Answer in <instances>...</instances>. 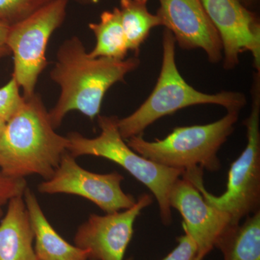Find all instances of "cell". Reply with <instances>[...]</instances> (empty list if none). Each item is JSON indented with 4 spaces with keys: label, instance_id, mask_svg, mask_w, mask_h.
<instances>
[{
    "label": "cell",
    "instance_id": "cell-1",
    "mask_svg": "<svg viewBox=\"0 0 260 260\" xmlns=\"http://www.w3.org/2000/svg\"><path fill=\"white\" fill-rule=\"evenodd\" d=\"M138 56L124 60L89 56L79 38L67 39L58 49L51 80L60 87L56 105L49 112L54 129L68 112L78 111L93 120L99 115L104 98L114 84L140 66Z\"/></svg>",
    "mask_w": 260,
    "mask_h": 260
},
{
    "label": "cell",
    "instance_id": "cell-2",
    "mask_svg": "<svg viewBox=\"0 0 260 260\" xmlns=\"http://www.w3.org/2000/svg\"><path fill=\"white\" fill-rule=\"evenodd\" d=\"M68 145V138L56 133L42 98L35 93L25 98L0 136V172L14 178L37 174L49 180Z\"/></svg>",
    "mask_w": 260,
    "mask_h": 260
},
{
    "label": "cell",
    "instance_id": "cell-3",
    "mask_svg": "<svg viewBox=\"0 0 260 260\" xmlns=\"http://www.w3.org/2000/svg\"><path fill=\"white\" fill-rule=\"evenodd\" d=\"M176 44L172 32L165 28L162 34L161 69L155 88L135 112L118 119V129L124 140L143 135L144 130L158 119L184 108L214 104L223 107L227 111H241L247 103L245 95L240 92L205 93L186 83L176 63Z\"/></svg>",
    "mask_w": 260,
    "mask_h": 260
},
{
    "label": "cell",
    "instance_id": "cell-4",
    "mask_svg": "<svg viewBox=\"0 0 260 260\" xmlns=\"http://www.w3.org/2000/svg\"><path fill=\"white\" fill-rule=\"evenodd\" d=\"M251 89V110L244 121L247 144L239 158L233 162L229 172L226 190L215 196L204 186L203 169L191 168L181 177L191 181L205 201L227 213L232 225L259 211L260 205V75L254 73Z\"/></svg>",
    "mask_w": 260,
    "mask_h": 260
},
{
    "label": "cell",
    "instance_id": "cell-5",
    "mask_svg": "<svg viewBox=\"0 0 260 260\" xmlns=\"http://www.w3.org/2000/svg\"><path fill=\"white\" fill-rule=\"evenodd\" d=\"M238 110L227 111L221 119L204 125L179 126L162 140L148 141L143 135L125 140L141 156L172 169L200 167L217 172L221 167L218 153L235 129Z\"/></svg>",
    "mask_w": 260,
    "mask_h": 260
},
{
    "label": "cell",
    "instance_id": "cell-6",
    "mask_svg": "<svg viewBox=\"0 0 260 260\" xmlns=\"http://www.w3.org/2000/svg\"><path fill=\"white\" fill-rule=\"evenodd\" d=\"M97 117L101 134L96 138H88L78 133H70L67 137L69 140L68 151L75 158L93 155L119 164L153 193L158 202L162 223L170 225L173 218L169 194L184 171L151 161L130 148L118 129L117 116L99 115Z\"/></svg>",
    "mask_w": 260,
    "mask_h": 260
},
{
    "label": "cell",
    "instance_id": "cell-7",
    "mask_svg": "<svg viewBox=\"0 0 260 260\" xmlns=\"http://www.w3.org/2000/svg\"><path fill=\"white\" fill-rule=\"evenodd\" d=\"M69 0H52L22 21L9 27L7 44L13 55V73L23 97L35 93L39 75L48 64L46 51L53 32L66 17Z\"/></svg>",
    "mask_w": 260,
    "mask_h": 260
},
{
    "label": "cell",
    "instance_id": "cell-8",
    "mask_svg": "<svg viewBox=\"0 0 260 260\" xmlns=\"http://www.w3.org/2000/svg\"><path fill=\"white\" fill-rule=\"evenodd\" d=\"M123 180L124 177L118 172L100 174L85 170L66 152L53 177L41 183L39 191L78 195L90 200L107 214L113 213L129 209L136 203L133 195L121 189Z\"/></svg>",
    "mask_w": 260,
    "mask_h": 260
},
{
    "label": "cell",
    "instance_id": "cell-9",
    "mask_svg": "<svg viewBox=\"0 0 260 260\" xmlns=\"http://www.w3.org/2000/svg\"><path fill=\"white\" fill-rule=\"evenodd\" d=\"M201 1L221 39L224 69L235 68L241 54L249 51L259 72L260 23L255 13L248 9L242 0Z\"/></svg>",
    "mask_w": 260,
    "mask_h": 260
},
{
    "label": "cell",
    "instance_id": "cell-10",
    "mask_svg": "<svg viewBox=\"0 0 260 260\" xmlns=\"http://www.w3.org/2000/svg\"><path fill=\"white\" fill-rule=\"evenodd\" d=\"M152 203L151 195L143 194L132 208L124 211L105 215L92 214L78 228L75 246L88 251V260H124L135 220Z\"/></svg>",
    "mask_w": 260,
    "mask_h": 260
},
{
    "label": "cell",
    "instance_id": "cell-11",
    "mask_svg": "<svg viewBox=\"0 0 260 260\" xmlns=\"http://www.w3.org/2000/svg\"><path fill=\"white\" fill-rule=\"evenodd\" d=\"M158 1L160 8L156 15L179 47L186 50L203 49L213 64L223 59L221 39L201 0Z\"/></svg>",
    "mask_w": 260,
    "mask_h": 260
},
{
    "label": "cell",
    "instance_id": "cell-12",
    "mask_svg": "<svg viewBox=\"0 0 260 260\" xmlns=\"http://www.w3.org/2000/svg\"><path fill=\"white\" fill-rule=\"evenodd\" d=\"M169 205L180 213L182 227L198 249L200 260L215 247L217 242L232 225L227 213L208 204L194 184L186 178L178 179L169 197Z\"/></svg>",
    "mask_w": 260,
    "mask_h": 260
},
{
    "label": "cell",
    "instance_id": "cell-13",
    "mask_svg": "<svg viewBox=\"0 0 260 260\" xmlns=\"http://www.w3.org/2000/svg\"><path fill=\"white\" fill-rule=\"evenodd\" d=\"M23 196L8 202L0 223V260H37L32 247L34 234Z\"/></svg>",
    "mask_w": 260,
    "mask_h": 260
},
{
    "label": "cell",
    "instance_id": "cell-14",
    "mask_svg": "<svg viewBox=\"0 0 260 260\" xmlns=\"http://www.w3.org/2000/svg\"><path fill=\"white\" fill-rule=\"evenodd\" d=\"M24 202L36 239V255L39 260H88V252L66 242L48 221L35 195L28 188Z\"/></svg>",
    "mask_w": 260,
    "mask_h": 260
},
{
    "label": "cell",
    "instance_id": "cell-15",
    "mask_svg": "<svg viewBox=\"0 0 260 260\" xmlns=\"http://www.w3.org/2000/svg\"><path fill=\"white\" fill-rule=\"evenodd\" d=\"M215 247L224 260H260V210L242 224L229 227Z\"/></svg>",
    "mask_w": 260,
    "mask_h": 260
},
{
    "label": "cell",
    "instance_id": "cell-16",
    "mask_svg": "<svg viewBox=\"0 0 260 260\" xmlns=\"http://www.w3.org/2000/svg\"><path fill=\"white\" fill-rule=\"evenodd\" d=\"M89 28L96 39L95 47L88 53L90 57L117 60L126 59L129 49L121 25L119 8L104 11L98 23L89 24Z\"/></svg>",
    "mask_w": 260,
    "mask_h": 260
},
{
    "label": "cell",
    "instance_id": "cell-17",
    "mask_svg": "<svg viewBox=\"0 0 260 260\" xmlns=\"http://www.w3.org/2000/svg\"><path fill=\"white\" fill-rule=\"evenodd\" d=\"M148 0H120L121 22L129 50L138 54L152 29L162 26L160 18L149 12Z\"/></svg>",
    "mask_w": 260,
    "mask_h": 260
},
{
    "label": "cell",
    "instance_id": "cell-18",
    "mask_svg": "<svg viewBox=\"0 0 260 260\" xmlns=\"http://www.w3.org/2000/svg\"><path fill=\"white\" fill-rule=\"evenodd\" d=\"M52 0H0V24L12 26Z\"/></svg>",
    "mask_w": 260,
    "mask_h": 260
},
{
    "label": "cell",
    "instance_id": "cell-19",
    "mask_svg": "<svg viewBox=\"0 0 260 260\" xmlns=\"http://www.w3.org/2000/svg\"><path fill=\"white\" fill-rule=\"evenodd\" d=\"M20 86L13 77L0 88V119L8 121L23 106L25 98L20 93Z\"/></svg>",
    "mask_w": 260,
    "mask_h": 260
},
{
    "label": "cell",
    "instance_id": "cell-20",
    "mask_svg": "<svg viewBox=\"0 0 260 260\" xmlns=\"http://www.w3.org/2000/svg\"><path fill=\"white\" fill-rule=\"evenodd\" d=\"M26 185L24 178L9 177L0 172V215L3 213L2 207L15 197L23 196Z\"/></svg>",
    "mask_w": 260,
    "mask_h": 260
},
{
    "label": "cell",
    "instance_id": "cell-21",
    "mask_svg": "<svg viewBox=\"0 0 260 260\" xmlns=\"http://www.w3.org/2000/svg\"><path fill=\"white\" fill-rule=\"evenodd\" d=\"M177 246L162 260H200L197 244L184 234L177 239Z\"/></svg>",
    "mask_w": 260,
    "mask_h": 260
},
{
    "label": "cell",
    "instance_id": "cell-22",
    "mask_svg": "<svg viewBox=\"0 0 260 260\" xmlns=\"http://www.w3.org/2000/svg\"><path fill=\"white\" fill-rule=\"evenodd\" d=\"M8 30L9 26L0 24V60L5 56L11 54V51L7 44Z\"/></svg>",
    "mask_w": 260,
    "mask_h": 260
},
{
    "label": "cell",
    "instance_id": "cell-23",
    "mask_svg": "<svg viewBox=\"0 0 260 260\" xmlns=\"http://www.w3.org/2000/svg\"><path fill=\"white\" fill-rule=\"evenodd\" d=\"M77 1L79 2L80 3H83V4H96V3H99L102 0H77Z\"/></svg>",
    "mask_w": 260,
    "mask_h": 260
},
{
    "label": "cell",
    "instance_id": "cell-24",
    "mask_svg": "<svg viewBox=\"0 0 260 260\" xmlns=\"http://www.w3.org/2000/svg\"><path fill=\"white\" fill-rule=\"evenodd\" d=\"M256 2V0H242V3H244V5H245L246 8L251 7V5H254Z\"/></svg>",
    "mask_w": 260,
    "mask_h": 260
},
{
    "label": "cell",
    "instance_id": "cell-25",
    "mask_svg": "<svg viewBox=\"0 0 260 260\" xmlns=\"http://www.w3.org/2000/svg\"><path fill=\"white\" fill-rule=\"evenodd\" d=\"M6 121L0 119V136H1L2 133H3V130H4L5 125H6Z\"/></svg>",
    "mask_w": 260,
    "mask_h": 260
},
{
    "label": "cell",
    "instance_id": "cell-26",
    "mask_svg": "<svg viewBox=\"0 0 260 260\" xmlns=\"http://www.w3.org/2000/svg\"><path fill=\"white\" fill-rule=\"evenodd\" d=\"M37 260H39V259H37Z\"/></svg>",
    "mask_w": 260,
    "mask_h": 260
}]
</instances>
